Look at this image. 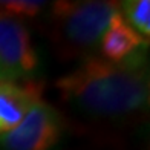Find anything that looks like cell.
<instances>
[{"label": "cell", "mask_w": 150, "mask_h": 150, "mask_svg": "<svg viewBox=\"0 0 150 150\" xmlns=\"http://www.w3.org/2000/svg\"><path fill=\"white\" fill-rule=\"evenodd\" d=\"M61 98L95 117H122L149 104V75L144 52L122 63L100 55L84 58L57 80Z\"/></svg>", "instance_id": "6da1fadb"}, {"label": "cell", "mask_w": 150, "mask_h": 150, "mask_svg": "<svg viewBox=\"0 0 150 150\" xmlns=\"http://www.w3.org/2000/svg\"><path fill=\"white\" fill-rule=\"evenodd\" d=\"M118 12L117 2H55L49 16L54 42L67 57H92Z\"/></svg>", "instance_id": "7a4b0ae2"}, {"label": "cell", "mask_w": 150, "mask_h": 150, "mask_svg": "<svg viewBox=\"0 0 150 150\" xmlns=\"http://www.w3.org/2000/svg\"><path fill=\"white\" fill-rule=\"evenodd\" d=\"M61 133V115L54 106L40 100L11 132L0 135V150H51Z\"/></svg>", "instance_id": "3957f363"}, {"label": "cell", "mask_w": 150, "mask_h": 150, "mask_svg": "<svg viewBox=\"0 0 150 150\" xmlns=\"http://www.w3.org/2000/svg\"><path fill=\"white\" fill-rule=\"evenodd\" d=\"M40 57L23 22L0 16V75L2 80H31Z\"/></svg>", "instance_id": "277c9868"}, {"label": "cell", "mask_w": 150, "mask_h": 150, "mask_svg": "<svg viewBox=\"0 0 150 150\" xmlns=\"http://www.w3.org/2000/svg\"><path fill=\"white\" fill-rule=\"evenodd\" d=\"M42 95L43 84L35 78L0 80V135L11 132Z\"/></svg>", "instance_id": "5b68a950"}, {"label": "cell", "mask_w": 150, "mask_h": 150, "mask_svg": "<svg viewBox=\"0 0 150 150\" xmlns=\"http://www.w3.org/2000/svg\"><path fill=\"white\" fill-rule=\"evenodd\" d=\"M144 47H147V40L130 28L120 12L110 20L98 45L101 58L112 63H122L144 52Z\"/></svg>", "instance_id": "8992f818"}, {"label": "cell", "mask_w": 150, "mask_h": 150, "mask_svg": "<svg viewBox=\"0 0 150 150\" xmlns=\"http://www.w3.org/2000/svg\"><path fill=\"white\" fill-rule=\"evenodd\" d=\"M120 14L126 23L141 37L150 35V2L149 0H127L120 3Z\"/></svg>", "instance_id": "52a82bcc"}, {"label": "cell", "mask_w": 150, "mask_h": 150, "mask_svg": "<svg viewBox=\"0 0 150 150\" xmlns=\"http://www.w3.org/2000/svg\"><path fill=\"white\" fill-rule=\"evenodd\" d=\"M46 3L40 0H5L0 2V16L22 22L25 18L37 17Z\"/></svg>", "instance_id": "ba28073f"}, {"label": "cell", "mask_w": 150, "mask_h": 150, "mask_svg": "<svg viewBox=\"0 0 150 150\" xmlns=\"http://www.w3.org/2000/svg\"><path fill=\"white\" fill-rule=\"evenodd\" d=\"M0 80H2V75H0Z\"/></svg>", "instance_id": "9c48e42d"}]
</instances>
